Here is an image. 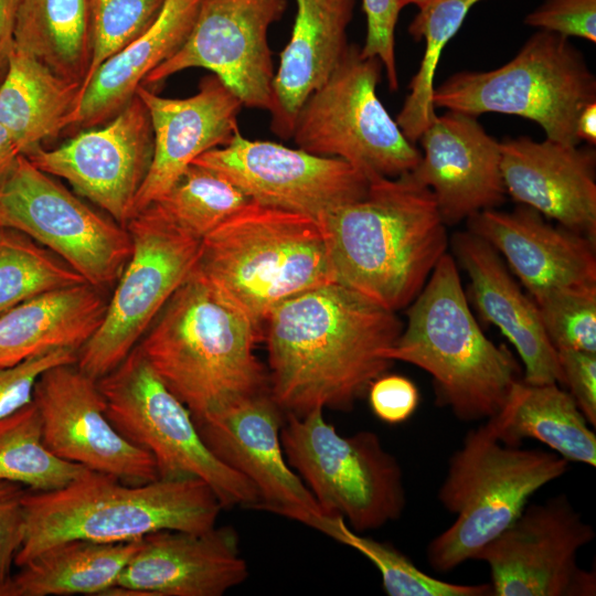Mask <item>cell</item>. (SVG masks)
<instances>
[{
    "label": "cell",
    "mask_w": 596,
    "mask_h": 596,
    "mask_svg": "<svg viewBox=\"0 0 596 596\" xmlns=\"http://www.w3.org/2000/svg\"><path fill=\"white\" fill-rule=\"evenodd\" d=\"M269 395L285 414L350 411L386 373L403 330L396 312L339 283L278 305L265 321Z\"/></svg>",
    "instance_id": "obj_1"
},
{
    "label": "cell",
    "mask_w": 596,
    "mask_h": 596,
    "mask_svg": "<svg viewBox=\"0 0 596 596\" xmlns=\"http://www.w3.org/2000/svg\"><path fill=\"white\" fill-rule=\"evenodd\" d=\"M320 222L336 283L394 312L422 291L449 242L432 191L411 172L370 179L363 199Z\"/></svg>",
    "instance_id": "obj_2"
},
{
    "label": "cell",
    "mask_w": 596,
    "mask_h": 596,
    "mask_svg": "<svg viewBox=\"0 0 596 596\" xmlns=\"http://www.w3.org/2000/svg\"><path fill=\"white\" fill-rule=\"evenodd\" d=\"M260 339L262 330L193 270L137 347L196 419L269 393L268 371L254 353Z\"/></svg>",
    "instance_id": "obj_3"
},
{
    "label": "cell",
    "mask_w": 596,
    "mask_h": 596,
    "mask_svg": "<svg viewBox=\"0 0 596 596\" xmlns=\"http://www.w3.org/2000/svg\"><path fill=\"white\" fill-rule=\"evenodd\" d=\"M23 508L24 535L14 556L18 567L66 540L120 543L162 530L207 531L223 509L201 479L159 478L129 485L93 470L56 490L28 489Z\"/></svg>",
    "instance_id": "obj_4"
},
{
    "label": "cell",
    "mask_w": 596,
    "mask_h": 596,
    "mask_svg": "<svg viewBox=\"0 0 596 596\" xmlns=\"http://www.w3.org/2000/svg\"><path fill=\"white\" fill-rule=\"evenodd\" d=\"M407 322L383 352L434 383L436 404L462 422L488 421L504 405L522 369L507 345L489 340L467 301L454 256L446 253L407 306Z\"/></svg>",
    "instance_id": "obj_5"
},
{
    "label": "cell",
    "mask_w": 596,
    "mask_h": 596,
    "mask_svg": "<svg viewBox=\"0 0 596 596\" xmlns=\"http://www.w3.org/2000/svg\"><path fill=\"white\" fill-rule=\"evenodd\" d=\"M194 272L259 330L285 300L336 281L319 220L254 201L201 240Z\"/></svg>",
    "instance_id": "obj_6"
},
{
    "label": "cell",
    "mask_w": 596,
    "mask_h": 596,
    "mask_svg": "<svg viewBox=\"0 0 596 596\" xmlns=\"http://www.w3.org/2000/svg\"><path fill=\"white\" fill-rule=\"evenodd\" d=\"M554 451L500 441L485 423L467 432L449 458L437 498L455 521L427 545L430 567L449 572L502 533L530 497L568 470Z\"/></svg>",
    "instance_id": "obj_7"
},
{
    "label": "cell",
    "mask_w": 596,
    "mask_h": 596,
    "mask_svg": "<svg viewBox=\"0 0 596 596\" xmlns=\"http://www.w3.org/2000/svg\"><path fill=\"white\" fill-rule=\"evenodd\" d=\"M432 98L435 108L475 117L519 116L536 123L545 138L578 146L576 120L584 106L596 102V77L567 38L539 30L508 63L453 74Z\"/></svg>",
    "instance_id": "obj_8"
},
{
    "label": "cell",
    "mask_w": 596,
    "mask_h": 596,
    "mask_svg": "<svg viewBox=\"0 0 596 596\" xmlns=\"http://www.w3.org/2000/svg\"><path fill=\"white\" fill-rule=\"evenodd\" d=\"M285 415L286 460L326 515L341 517L358 533L400 519L406 505L402 468L374 432L341 436L322 408Z\"/></svg>",
    "instance_id": "obj_9"
},
{
    "label": "cell",
    "mask_w": 596,
    "mask_h": 596,
    "mask_svg": "<svg viewBox=\"0 0 596 596\" xmlns=\"http://www.w3.org/2000/svg\"><path fill=\"white\" fill-rule=\"evenodd\" d=\"M97 384L108 418L121 435L153 457L159 478L201 479L223 509H257V489L213 455L189 408L166 386L137 345Z\"/></svg>",
    "instance_id": "obj_10"
},
{
    "label": "cell",
    "mask_w": 596,
    "mask_h": 596,
    "mask_svg": "<svg viewBox=\"0 0 596 596\" xmlns=\"http://www.w3.org/2000/svg\"><path fill=\"white\" fill-rule=\"evenodd\" d=\"M383 65L350 44L326 82L299 108L291 138L298 148L349 162L369 179L396 178L419 162L421 150L376 94Z\"/></svg>",
    "instance_id": "obj_11"
},
{
    "label": "cell",
    "mask_w": 596,
    "mask_h": 596,
    "mask_svg": "<svg viewBox=\"0 0 596 596\" xmlns=\"http://www.w3.org/2000/svg\"><path fill=\"white\" fill-rule=\"evenodd\" d=\"M126 228L131 254L99 328L77 352L76 365L95 380L136 348L199 257L201 240L178 227L153 204L136 212Z\"/></svg>",
    "instance_id": "obj_12"
},
{
    "label": "cell",
    "mask_w": 596,
    "mask_h": 596,
    "mask_svg": "<svg viewBox=\"0 0 596 596\" xmlns=\"http://www.w3.org/2000/svg\"><path fill=\"white\" fill-rule=\"evenodd\" d=\"M0 227L29 236L100 289L117 281L131 254L126 227L94 211L22 153L0 179Z\"/></svg>",
    "instance_id": "obj_13"
},
{
    "label": "cell",
    "mask_w": 596,
    "mask_h": 596,
    "mask_svg": "<svg viewBox=\"0 0 596 596\" xmlns=\"http://www.w3.org/2000/svg\"><path fill=\"white\" fill-rule=\"evenodd\" d=\"M595 538L565 493L526 505L475 560L489 565L494 596H594V572L577 554Z\"/></svg>",
    "instance_id": "obj_14"
},
{
    "label": "cell",
    "mask_w": 596,
    "mask_h": 596,
    "mask_svg": "<svg viewBox=\"0 0 596 596\" xmlns=\"http://www.w3.org/2000/svg\"><path fill=\"white\" fill-rule=\"evenodd\" d=\"M192 163L221 174L256 203L319 221L363 199L370 184L364 173L343 159L249 140L240 130L226 146L202 153Z\"/></svg>",
    "instance_id": "obj_15"
},
{
    "label": "cell",
    "mask_w": 596,
    "mask_h": 596,
    "mask_svg": "<svg viewBox=\"0 0 596 596\" xmlns=\"http://www.w3.org/2000/svg\"><path fill=\"white\" fill-rule=\"evenodd\" d=\"M286 7V0H202L184 43L142 85L201 67L217 76L243 106L270 111L275 71L267 32Z\"/></svg>",
    "instance_id": "obj_16"
},
{
    "label": "cell",
    "mask_w": 596,
    "mask_h": 596,
    "mask_svg": "<svg viewBox=\"0 0 596 596\" xmlns=\"http://www.w3.org/2000/svg\"><path fill=\"white\" fill-rule=\"evenodd\" d=\"M152 155L150 116L137 94L106 125L86 128L57 148L39 146L24 153L36 168L66 180L124 227L135 214Z\"/></svg>",
    "instance_id": "obj_17"
},
{
    "label": "cell",
    "mask_w": 596,
    "mask_h": 596,
    "mask_svg": "<svg viewBox=\"0 0 596 596\" xmlns=\"http://www.w3.org/2000/svg\"><path fill=\"white\" fill-rule=\"evenodd\" d=\"M32 401L44 444L57 457L129 485L159 479L153 457L113 425L97 380L76 363L44 371Z\"/></svg>",
    "instance_id": "obj_18"
},
{
    "label": "cell",
    "mask_w": 596,
    "mask_h": 596,
    "mask_svg": "<svg viewBox=\"0 0 596 596\" xmlns=\"http://www.w3.org/2000/svg\"><path fill=\"white\" fill-rule=\"evenodd\" d=\"M284 415L264 393L193 421L213 455L257 489L258 510L312 528L326 514L286 460L280 441Z\"/></svg>",
    "instance_id": "obj_19"
},
{
    "label": "cell",
    "mask_w": 596,
    "mask_h": 596,
    "mask_svg": "<svg viewBox=\"0 0 596 596\" xmlns=\"http://www.w3.org/2000/svg\"><path fill=\"white\" fill-rule=\"evenodd\" d=\"M248 573L234 529L162 530L140 539L117 584L103 596H221Z\"/></svg>",
    "instance_id": "obj_20"
},
{
    "label": "cell",
    "mask_w": 596,
    "mask_h": 596,
    "mask_svg": "<svg viewBox=\"0 0 596 596\" xmlns=\"http://www.w3.org/2000/svg\"><path fill=\"white\" fill-rule=\"evenodd\" d=\"M417 141L423 151L411 173L432 191L446 225L505 202L500 142L477 117L446 110Z\"/></svg>",
    "instance_id": "obj_21"
},
{
    "label": "cell",
    "mask_w": 596,
    "mask_h": 596,
    "mask_svg": "<svg viewBox=\"0 0 596 596\" xmlns=\"http://www.w3.org/2000/svg\"><path fill=\"white\" fill-rule=\"evenodd\" d=\"M136 94L146 105L153 132L149 171L135 213L160 199L202 153L226 146L238 129L241 99L215 75L200 81L187 98L162 97L145 85Z\"/></svg>",
    "instance_id": "obj_22"
},
{
    "label": "cell",
    "mask_w": 596,
    "mask_h": 596,
    "mask_svg": "<svg viewBox=\"0 0 596 596\" xmlns=\"http://www.w3.org/2000/svg\"><path fill=\"white\" fill-rule=\"evenodd\" d=\"M528 136L500 142L501 173L515 202L596 240V152Z\"/></svg>",
    "instance_id": "obj_23"
},
{
    "label": "cell",
    "mask_w": 596,
    "mask_h": 596,
    "mask_svg": "<svg viewBox=\"0 0 596 596\" xmlns=\"http://www.w3.org/2000/svg\"><path fill=\"white\" fill-rule=\"evenodd\" d=\"M468 231L488 242L535 299L546 292L596 285L595 241L520 205L512 212L483 210Z\"/></svg>",
    "instance_id": "obj_24"
},
{
    "label": "cell",
    "mask_w": 596,
    "mask_h": 596,
    "mask_svg": "<svg viewBox=\"0 0 596 596\" xmlns=\"http://www.w3.org/2000/svg\"><path fill=\"white\" fill-rule=\"evenodd\" d=\"M453 248L470 279L473 302L481 318L496 326L514 347L530 384L557 383L563 375L539 309L512 277L499 253L470 231L456 233Z\"/></svg>",
    "instance_id": "obj_25"
},
{
    "label": "cell",
    "mask_w": 596,
    "mask_h": 596,
    "mask_svg": "<svg viewBox=\"0 0 596 596\" xmlns=\"http://www.w3.org/2000/svg\"><path fill=\"white\" fill-rule=\"evenodd\" d=\"M290 39L273 81L270 129L291 138L296 115L306 98L330 76L349 43L347 29L355 0H295Z\"/></svg>",
    "instance_id": "obj_26"
},
{
    "label": "cell",
    "mask_w": 596,
    "mask_h": 596,
    "mask_svg": "<svg viewBox=\"0 0 596 596\" xmlns=\"http://www.w3.org/2000/svg\"><path fill=\"white\" fill-rule=\"evenodd\" d=\"M108 301L81 283L40 294L0 315V368L60 349L78 352L99 328Z\"/></svg>",
    "instance_id": "obj_27"
},
{
    "label": "cell",
    "mask_w": 596,
    "mask_h": 596,
    "mask_svg": "<svg viewBox=\"0 0 596 596\" xmlns=\"http://www.w3.org/2000/svg\"><path fill=\"white\" fill-rule=\"evenodd\" d=\"M202 0H164L155 22L103 63L81 94L75 126L107 123L136 95L146 76L188 38Z\"/></svg>",
    "instance_id": "obj_28"
},
{
    "label": "cell",
    "mask_w": 596,
    "mask_h": 596,
    "mask_svg": "<svg viewBox=\"0 0 596 596\" xmlns=\"http://www.w3.org/2000/svg\"><path fill=\"white\" fill-rule=\"evenodd\" d=\"M81 92L82 84L13 46L0 83V124L24 155L74 125Z\"/></svg>",
    "instance_id": "obj_29"
},
{
    "label": "cell",
    "mask_w": 596,
    "mask_h": 596,
    "mask_svg": "<svg viewBox=\"0 0 596 596\" xmlns=\"http://www.w3.org/2000/svg\"><path fill=\"white\" fill-rule=\"evenodd\" d=\"M503 444L525 438L546 445L565 460L596 467V435L572 395L557 383L518 381L501 411L486 421Z\"/></svg>",
    "instance_id": "obj_30"
},
{
    "label": "cell",
    "mask_w": 596,
    "mask_h": 596,
    "mask_svg": "<svg viewBox=\"0 0 596 596\" xmlns=\"http://www.w3.org/2000/svg\"><path fill=\"white\" fill-rule=\"evenodd\" d=\"M139 542L74 539L56 543L11 574L0 596H103L117 584Z\"/></svg>",
    "instance_id": "obj_31"
},
{
    "label": "cell",
    "mask_w": 596,
    "mask_h": 596,
    "mask_svg": "<svg viewBox=\"0 0 596 596\" xmlns=\"http://www.w3.org/2000/svg\"><path fill=\"white\" fill-rule=\"evenodd\" d=\"M91 0H22L14 46L55 74L83 84L91 56Z\"/></svg>",
    "instance_id": "obj_32"
},
{
    "label": "cell",
    "mask_w": 596,
    "mask_h": 596,
    "mask_svg": "<svg viewBox=\"0 0 596 596\" xmlns=\"http://www.w3.org/2000/svg\"><path fill=\"white\" fill-rule=\"evenodd\" d=\"M482 0H433L422 7L408 26L415 41L424 39L425 51L413 76L396 123L415 143L436 117L433 104L436 68L446 44L459 31L469 10Z\"/></svg>",
    "instance_id": "obj_33"
},
{
    "label": "cell",
    "mask_w": 596,
    "mask_h": 596,
    "mask_svg": "<svg viewBox=\"0 0 596 596\" xmlns=\"http://www.w3.org/2000/svg\"><path fill=\"white\" fill-rule=\"evenodd\" d=\"M88 470L57 457L45 446L41 417L33 401L0 418L1 480L33 491H52Z\"/></svg>",
    "instance_id": "obj_34"
},
{
    "label": "cell",
    "mask_w": 596,
    "mask_h": 596,
    "mask_svg": "<svg viewBox=\"0 0 596 596\" xmlns=\"http://www.w3.org/2000/svg\"><path fill=\"white\" fill-rule=\"evenodd\" d=\"M251 202L241 189L221 174L192 163L151 204L178 227L202 240Z\"/></svg>",
    "instance_id": "obj_35"
},
{
    "label": "cell",
    "mask_w": 596,
    "mask_h": 596,
    "mask_svg": "<svg viewBox=\"0 0 596 596\" xmlns=\"http://www.w3.org/2000/svg\"><path fill=\"white\" fill-rule=\"evenodd\" d=\"M315 530L348 545L365 556L380 572L390 596H490L491 584H454L421 571L397 549L353 531L341 517L323 515Z\"/></svg>",
    "instance_id": "obj_36"
},
{
    "label": "cell",
    "mask_w": 596,
    "mask_h": 596,
    "mask_svg": "<svg viewBox=\"0 0 596 596\" xmlns=\"http://www.w3.org/2000/svg\"><path fill=\"white\" fill-rule=\"evenodd\" d=\"M86 283L29 236L0 227V315L40 294Z\"/></svg>",
    "instance_id": "obj_37"
},
{
    "label": "cell",
    "mask_w": 596,
    "mask_h": 596,
    "mask_svg": "<svg viewBox=\"0 0 596 596\" xmlns=\"http://www.w3.org/2000/svg\"><path fill=\"white\" fill-rule=\"evenodd\" d=\"M163 3L164 0H91L92 56L82 92L103 63L155 22Z\"/></svg>",
    "instance_id": "obj_38"
},
{
    "label": "cell",
    "mask_w": 596,
    "mask_h": 596,
    "mask_svg": "<svg viewBox=\"0 0 596 596\" xmlns=\"http://www.w3.org/2000/svg\"><path fill=\"white\" fill-rule=\"evenodd\" d=\"M533 301L556 351L596 353V285L550 291Z\"/></svg>",
    "instance_id": "obj_39"
},
{
    "label": "cell",
    "mask_w": 596,
    "mask_h": 596,
    "mask_svg": "<svg viewBox=\"0 0 596 596\" xmlns=\"http://www.w3.org/2000/svg\"><path fill=\"white\" fill-rule=\"evenodd\" d=\"M76 361V351L60 349L28 359L14 366L0 368V418L32 402L34 385L44 371Z\"/></svg>",
    "instance_id": "obj_40"
},
{
    "label": "cell",
    "mask_w": 596,
    "mask_h": 596,
    "mask_svg": "<svg viewBox=\"0 0 596 596\" xmlns=\"http://www.w3.org/2000/svg\"><path fill=\"white\" fill-rule=\"evenodd\" d=\"M366 15V36L361 53L377 57L386 73L389 87L398 89L395 28L402 7L398 0H362Z\"/></svg>",
    "instance_id": "obj_41"
},
{
    "label": "cell",
    "mask_w": 596,
    "mask_h": 596,
    "mask_svg": "<svg viewBox=\"0 0 596 596\" xmlns=\"http://www.w3.org/2000/svg\"><path fill=\"white\" fill-rule=\"evenodd\" d=\"M526 25L564 38H582L596 42V0H544L529 13Z\"/></svg>",
    "instance_id": "obj_42"
},
{
    "label": "cell",
    "mask_w": 596,
    "mask_h": 596,
    "mask_svg": "<svg viewBox=\"0 0 596 596\" xmlns=\"http://www.w3.org/2000/svg\"><path fill=\"white\" fill-rule=\"evenodd\" d=\"M373 414L382 422L397 425L406 422L416 411L419 393L416 385L398 374H382L368 390Z\"/></svg>",
    "instance_id": "obj_43"
},
{
    "label": "cell",
    "mask_w": 596,
    "mask_h": 596,
    "mask_svg": "<svg viewBox=\"0 0 596 596\" xmlns=\"http://www.w3.org/2000/svg\"><path fill=\"white\" fill-rule=\"evenodd\" d=\"M22 485L0 479V590L11 576V565L24 535Z\"/></svg>",
    "instance_id": "obj_44"
},
{
    "label": "cell",
    "mask_w": 596,
    "mask_h": 596,
    "mask_svg": "<svg viewBox=\"0 0 596 596\" xmlns=\"http://www.w3.org/2000/svg\"><path fill=\"white\" fill-rule=\"evenodd\" d=\"M563 385L576 402L587 422L596 425V353L557 351Z\"/></svg>",
    "instance_id": "obj_45"
},
{
    "label": "cell",
    "mask_w": 596,
    "mask_h": 596,
    "mask_svg": "<svg viewBox=\"0 0 596 596\" xmlns=\"http://www.w3.org/2000/svg\"><path fill=\"white\" fill-rule=\"evenodd\" d=\"M22 0H0V83L14 46V29Z\"/></svg>",
    "instance_id": "obj_46"
},
{
    "label": "cell",
    "mask_w": 596,
    "mask_h": 596,
    "mask_svg": "<svg viewBox=\"0 0 596 596\" xmlns=\"http://www.w3.org/2000/svg\"><path fill=\"white\" fill-rule=\"evenodd\" d=\"M575 134L581 142L593 147L596 145V102L587 104L579 111Z\"/></svg>",
    "instance_id": "obj_47"
},
{
    "label": "cell",
    "mask_w": 596,
    "mask_h": 596,
    "mask_svg": "<svg viewBox=\"0 0 596 596\" xmlns=\"http://www.w3.org/2000/svg\"><path fill=\"white\" fill-rule=\"evenodd\" d=\"M21 155L8 130L0 124V179L11 169Z\"/></svg>",
    "instance_id": "obj_48"
},
{
    "label": "cell",
    "mask_w": 596,
    "mask_h": 596,
    "mask_svg": "<svg viewBox=\"0 0 596 596\" xmlns=\"http://www.w3.org/2000/svg\"><path fill=\"white\" fill-rule=\"evenodd\" d=\"M432 1L433 0H398L402 8L408 4H415L416 7H418V9L428 4Z\"/></svg>",
    "instance_id": "obj_49"
}]
</instances>
